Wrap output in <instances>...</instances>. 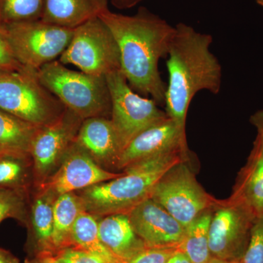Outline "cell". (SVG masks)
<instances>
[{
	"mask_svg": "<svg viewBox=\"0 0 263 263\" xmlns=\"http://www.w3.org/2000/svg\"><path fill=\"white\" fill-rule=\"evenodd\" d=\"M98 17L117 43L121 71L132 89L164 105L167 84L161 77L159 64L167 57L176 27L146 8L133 15L107 8Z\"/></svg>",
	"mask_w": 263,
	"mask_h": 263,
	"instance_id": "obj_1",
	"label": "cell"
},
{
	"mask_svg": "<svg viewBox=\"0 0 263 263\" xmlns=\"http://www.w3.org/2000/svg\"><path fill=\"white\" fill-rule=\"evenodd\" d=\"M175 27L167 57L168 83L164 105L168 117L186 133V117L192 100L204 90L219 94L222 68L211 51V34L197 32L184 23Z\"/></svg>",
	"mask_w": 263,
	"mask_h": 263,
	"instance_id": "obj_2",
	"label": "cell"
},
{
	"mask_svg": "<svg viewBox=\"0 0 263 263\" xmlns=\"http://www.w3.org/2000/svg\"><path fill=\"white\" fill-rule=\"evenodd\" d=\"M181 151L150 157L128 166L115 179L77 192L86 212L97 216L128 214L150 198L159 180L175 164L187 160Z\"/></svg>",
	"mask_w": 263,
	"mask_h": 263,
	"instance_id": "obj_3",
	"label": "cell"
},
{
	"mask_svg": "<svg viewBox=\"0 0 263 263\" xmlns=\"http://www.w3.org/2000/svg\"><path fill=\"white\" fill-rule=\"evenodd\" d=\"M37 75L43 86L81 119H110L111 100L105 77L70 70L59 60L43 66Z\"/></svg>",
	"mask_w": 263,
	"mask_h": 263,
	"instance_id": "obj_4",
	"label": "cell"
},
{
	"mask_svg": "<svg viewBox=\"0 0 263 263\" xmlns=\"http://www.w3.org/2000/svg\"><path fill=\"white\" fill-rule=\"evenodd\" d=\"M65 108L40 81L37 71L26 67L0 70L1 110L42 127L56 120Z\"/></svg>",
	"mask_w": 263,
	"mask_h": 263,
	"instance_id": "obj_5",
	"label": "cell"
},
{
	"mask_svg": "<svg viewBox=\"0 0 263 263\" xmlns=\"http://www.w3.org/2000/svg\"><path fill=\"white\" fill-rule=\"evenodd\" d=\"M0 31L17 61L26 68L38 71L61 57L74 29L37 20L13 24Z\"/></svg>",
	"mask_w": 263,
	"mask_h": 263,
	"instance_id": "obj_6",
	"label": "cell"
},
{
	"mask_svg": "<svg viewBox=\"0 0 263 263\" xmlns=\"http://www.w3.org/2000/svg\"><path fill=\"white\" fill-rule=\"evenodd\" d=\"M59 61L100 77L121 70L117 43L106 24L99 17L74 29L70 42Z\"/></svg>",
	"mask_w": 263,
	"mask_h": 263,
	"instance_id": "obj_7",
	"label": "cell"
},
{
	"mask_svg": "<svg viewBox=\"0 0 263 263\" xmlns=\"http://www.w3.org/2000/svg\"><path fill=\"white\" fill-rule=\"evenodd\" d=\"M186 161L169 169L155 185L150 197L185 228L220 202L209 195L197 182Z\"/></svg>",
	"mask_w": 263,
	"mask_h": 263,
	"instance_id": "obj_8",
	"label": "cell"
},
{
	"mask_svg": "<svg viewBox=\"0 0 263 263\" xmlns=\"http://www.w3.org/2000/svg\"><path fill=\"white\" fill-rule=\"evenodd\" d=\"M105 79L111 100L110 119L124 149L142 132L168 117L153 99L137 94L121 70L110 72Z\"/></svg>",
	"mask_w": 263,
	"mask_h": 263,
	"instance_id": "obj_9",
	"label": "cell"
},
{
	"mask_svg": "<svg viewBox=\"0 0 263 263\" xmlns=\"http://www.w3.org/2000/svg\"><path fill=\"white\" fill-rule=\"evenodd\" d=\"M256 216L243 202L229 197L213 209L209 249L213 259L240 262L250 238Z\"/></svg>",
	"mask_w": 263,
	"mask_h": 263,
	"instance_id": "obj_10",
	"label": "cell"
},
{
	"mask_svg": "<svg viewBox=\"0 0 263 263\" xmlns=\"http://www.w3.org/2000/svg\"><path fill=\"white\" fill-rule=\"evenodd\" d=\"M84 119L69 109L38 129L31 146L34 186L42 184L56 172L75 142Z\"/></svg>",
	"mask_w": 263,
	"mask_h": 263,
	"instance_id": "obj_11",
	"label": "cell"
},
{
	"mask_svg": "<svg viewBox=\"0 0 263 263\" xmlns=\"http://www.w3.org/2000/svg\"><path fill=\"white\" fill-rule=\"evenodd\" d=\"M122 174L104 169L75 141L56 172L38 186L47 189L58 197L63 194L77 193L93 185L115 179Z\"/></svg>",
	"mask_w": 263,
	"mask_h": 263,
	"instance_id": "obj_12",
	"label": "cell"
},
{
	"mask_svg": "<svg viewBox=\"0 0 263 263\" xmlns=\"http://www.w3.org/2000/svg\"><path fill=\"white\" fill-rule=\"evenodd\" d=\"M127 214L133 229L147 247H179L186 228L152 198Z\"/></svg>",
	"mask_w": 263,
	"mask_h": 263,
	"instance_id": "obj_13",
	"label": "cell"
},
{
	"mask_svg": "<svg viewBox=\"0 0 263 263\" xmlns=\"http://www.w3.org/2000/svg\"><path fill=\"white\" fill-rule=\"evenodd\" d=\"M177 151L188 153L186 133L167 117L133 139L123 151L118 171H123L139 161Z\"/></svg>",
	"mask_w": 263,
	"mask_h": 263,
	"instance_id": "obj_14",
	"label": "cell"
},
{
	"mask_svg": "<svg viewBox=\"0 0 263 263\" xmlns=\"http://www.w3.org/2000/svg\"><path fill=\"white\" fill-rule=\"evenodd\" d=\"M250 122L256 128L257 136L230 197L243 202L259 217L263 216V109L251 117Z\"/></svg>",
	"mask_w": 263,
	"mask_h": 263,
	"instance_id": "obj_15",
	"label": "cell"
},
{
	"mask_svg": "<svg viewBox=\"0 0 263 263\" xmlns=\"http://www.w3.org/2000/svg\"><path fill=\"white\" fill-rule=\"evenodd\" d=\"M75 141L104 169L118 171L124 148L113 123L109 118L84 119Z\"/></svg>",
	"mask_w": 263,
	"mask_h": 263,
	"instance_id": "obj_16",
	"label": "cell"
},
{
	"mask_svg": "<svg viewBox=\"0 0 263 263\" xmlns=\"http://www.w3.org/2000/svg\"><path fill=\"white\" fill-rule=\"evenodd\" d=\"M57 196L47 189L34 186L29 195L27 257L43 252L56 254L53 240V205Z\"/></svg>",
	"mask_w": 263,
	"mask_h": 263,
	"instance_id": "obj_17",
	"label": "cell"
},
{
	"mask_svg": "<svg viewBox=\"0 0 263 263\" xmlns=\"http://www.w3.org/2000/svg\"><path fill=\"white\" fill-rule=\"evenodd\" d=\"M98 228L103 245L122 263L147 247L133 229L127 214L98 216Z\"/></svg>",
	"mask_w": 263,
	"mask_h": 263,
	"instance_id": "obj_18",
	"label": "cell"
},
{
	"mask_svg": "<svg viewBox=\"0 0 263 263\" xmlns=\"http://www.w3.org/2000/svg\"><path fill=\"white\" fill-rule=\"evenodd\" d=\"M108 0H44L41 20L65 28L76 29L96 18L108 8Z\"/></svg>",
	"mask_w": 263,
	"mask_h": 263,
	"instance_id": "obj_19",
	"label": "cell"
},
{
	"mask_svg": "<svg viewBox=\"0 0 263 263\" xmlns=\"http://www.w3.org/2000/svg\"><path fill=\"white\" fill-rule=\"evenodd\" d=\"M40 127L0 109V155L30 156L33 139Z\"/></svg>",
	"mask_w": 263,
	"mask_h": 263,
	"instance_id": "obj_20",
	"label": "cell"
},
{
	"mask_svg": "<svg viewBox=\"0 0 263 263\" xmlns=\"http://www.w3.org/2000/svg\"><path fill=\"white\" fill-rule=\"evenodd\" d=\"M84 202L77 193L59 195L53 205V240L56 252L72 247V233L78 217L85 212Z\"/></svg>",
	"mask_w": 263,
	"mask_h": 263,
	"instance_id": "obj_21",
	"label": "cell"
},
{
	"mask_svg": "<svg viewBox=\"0 0 263 263\" xmlns=\"http://www.w3.org/2000/svg\"><path fill=\"white\" fill-rule=\"evenodd\" d=\"M34 186V171L30 156L0 155V188L30 195Z\"/></svg>",
	"mask_w": 263,
	"mask_h": 263,
	"instance_id": "obj_22",
	"label": "cell"
},
{
	"mask_svg": "<svg viewBox=\"0 0 263 263\" xmlns=\"http://www.w3.org/2000/svg\"><path fill=\"white\" fill-rule=\"evenodd\" d=\"M212 210L202 213L186 228L179 249L192 263H209L212 260L209 249V226Z\"/></svg>",
	"mask_w": 263,
	"mask_h": 263,
	"instance_id": "obj_23",
	"label": "cell"
},
{
	"mask_svg": "<svg viewBox=\"0 0 263 263\" xmlns=\"http://www.w3.org/2000/svg\"><path fill=\"white\" fill-rule=\"evenodd\" d=\"M72 247H77L96 254L107 263H122L103 245L99 234L98 216L81 213L72 233Z\"/></svg>",
	"mask_w": 263,
	"mask_h": 263,
	"instance_id": "obj_24",
	"label": "cell"
},
{
	"mask_svg": "<svg viewBox=\"0 0 263 263\" xmlns=\"http://www.w3.org/2000/svg\"><path fill=\"white\" fill-rule=\"evenodd\" d=\"M44 0H0V28L41 20Z\"/></svg>",
	"mask_w": 263,
	"mask_h": 263,
	"instance_id": "obj_25",
	"label": "cell"
},
{
	"mask_svg": "<svg viewBox=\"0 0 263 263\" xmlns=\"http://www.w3.org/2000/svg\"><path fill=\"white\" fill-rule=\"evenodd\" d=\"M29 195L10 189L0 188V223L13 219L24 226L28 222Z\"/></svg>",
	"mask_w": 263,
	"mask_h": 263,
	"instance_id": "obj_26",
	"label": "cell"
},
{
	"mask_svg": "<svg viewBox=\"0 0 263 263\" xmlns=\"http://www.w3.org/2000/svg\"><path fill=\"white\" fill-rule=\"evenodd\" d=\"M239 263H263V216L254 220L248 245Z\"/></svg>",
	"mask_w": 263,
	"mask_h": 263,
	"instance_id": "obj_27",
	"label": "cell"
},
{
	"mask_svg": "<svg viewBox=\"0 0 263 263\" xmlns=\"http://www.w3.org/2000/svg\"><path fill=\"white\" fill-rule=\"evenodd\" d=\"M179 247H146L124 263H166Z\"/></svg>",
	"mask_w": 263,
	"mask_h": 263,
	"instance_id": "obj_28",
	"label": "cell"
},
{
	"mask_svg": "<svg viewBox=\"0 0 263 263\" xmlns=\"http://www.w3.org/2000/svg\"><path fill=\"white\" fill-rule=\"evenodd\" d=\"M55 254L62 263H107L96 254L77 247H66Z\"/></svg>",
	"mask_w": 263,
	"mask_h": 263,
	"instance_id": "obj_29",
	"label": "cell"
},
{
	"mask_svg": "<svg viewBox=\"0 0 263 263\" xmlns=\"http://www.w3.org/2000/svg\"><path fill=\"white\" fill-rule=\"evenodd\" d=\"M23 68L24 67L17 61L0 31V70H19Z\"/></svg>",
	"mask_w": 263,
	"mask_h": 263,
	"instance_id": "obj_30",
	"label": "cell"
},
{
	"mask_svg": "<svg viewBox=\"0 0 263 263\" xmlns=\"http://www.w3.org/2000/svg\"><path fill=\"white\" fill-rule=\"evenodd\" d=\"M25 263H62L56 256L51 252H43L33 256L32 257H26Z\"/></svg>",
	"mask_w": 263,
	"mask_h": 263,
	"instance_id": "obj_31",
	"label": "cell"
},
{
	"mask_svg": "<svg viewBox=\"0 0 263 263\" xmlns=\"http://www.w3.org/2000/svg\"><path fill=\"white\" fill-rule=\"evenodd\" d=\"M143 0H110L112 5L119 9H128L139 4Z\"/></svg>",
	"mask_w": 263,
	"mask_h": 263,
	"instance_id": "obj_32",
	"label": "cell"
},
{
	"mask_svg": "<svg viewBox=\"0 0 263 263\" xmlns=\"http://www.w3.org/2000/svg\"><path fill=\"white\" fill-rule=\"evenodd\" d=\"M0 263H20V261L10 251L0 247Z\"/></svg>",
	"mask_w": 263,
	"mask_h": 263,
	"instance_id": "obj_33",
	"label": "cell"
},
{
	"mask_svg": "<svg viewBox=\"0 0 263 263\" xmlns=\"http://www.w3.org/2000/svg\"><path fill=\"white\" fill-rule=\"evenodd\" d=\"M166 263H192L191 261L189 259L188 257H186V254L183 253V252H181L180 249L177 251L169 259V260L167 261Z\"/></svg>",
	"mask_w": 263,
	"mask_h": 263,
	"instance_id": "obj_34",
	"label": "cell"
},
{
	"mask_svg": "<svg viewBox=\"0 0 263 263\" xmlns=\"http://www.w3.org/2000/svg\"><path fill=\"white\" fill-rule=\"evenodd\" d=\"M209 263H232V262H224V261L219 260V259H212V260L211 261V262Z\"/></svg>",
	"mask_w": 263,
	"mask_h": 263,
	"instance_id": "obj_35",
	"label": "cell"
},
{
	"mask_svg": "<svg viewBox=\"0 0 263 263\" xmlns=\"http://www.w3.org/2000/svg\"><path fill=\"white\" fill-rule=\"evenodd\" d=\"M256 2H257V4L263 7V0H256Z\"/></svg>",
	"mask_w": 263,
	"mask_h": 263,
	"instance_id": "obj_36",
	"label": "cell"
},
{
	"mask_svg": "<svg viewBox=\"0 0 263 263\" xmlns=\"http://www.w3.org/2000/svg\"><path fill=\"white\" fill-rule=\"evenodd\" d=\"M232 263H239V262H232Z\"/></svg>",
	"mask_w": 263,
	"mask_h": 263,
	"instance_id": "obj_37",
	"label": "cell"
}]
</instances>
